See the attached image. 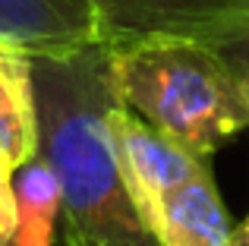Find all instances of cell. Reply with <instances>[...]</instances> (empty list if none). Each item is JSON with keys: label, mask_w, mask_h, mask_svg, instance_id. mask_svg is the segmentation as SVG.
Listing matches in <instances>:
<instances>
[{"label": "cell", "mask_w": 249, "mask_h": 246, "mask_svg": "<svg viewBox=\"0 0 249 246\" xmlns=\"http://www.w3.org/2000/svg\"><path fill=\"white\" fill-rule=\"evenodd\" d=\"M104 51L120 105L193 155L212 158L249 129V95L208 41L148 38Z\"/></svg>", "instance_id": "7a4b0ae2"}, {"label": "cell", "mask_w": 249, "mask_h": 246, "mask_svg": "<svg viewBox=\"0 0 249 246\" xmlns=\"http://www.w3.org/2000/svg\"><path fill=\"white\" fill-rule=\"evenodd\" d=\"M38 155V107L32 57L0 48V174L13 177Z\"/></svg>", "instance_id": "52a82bcc"}, {"label": "cell", "mask_w": 249, "mask_h": 246, "mask_svg": "<svg viewBox=\"0 0 249 246\" xmlns=\"http://www.w3.org/2000/svg\"><path fill=\"white\" fill-rule=\"evenodd\" d=\"M16 234L6 246H54V221L60 215V180L38 152L16 171Z\"/></svg>", "instance_id": "ba28073f"}, {"label": "cell", "mask_w": 249, "mask_h": 246, "mask_svg": "<svg viewBox=\"0 0 249 246\" xmlns=\"http://www.w3.org/2000/svg\"><path fill=\"white\" fill-rule=\"evenodd\" d=\"M212 48L227 60V67L233 70V76L240 79L243 92L249 95V16L231 32V35H224L218 44H212Z\"/></svg>", "instance_id": "9c48e42d"}, {"label": "cell", "mask_w": 249, "mask_h": 246, "mask_svg": "<svg viewBox=\"0 0 249 246\" xmlns=\"http://www.w3.org/2000/svg\"><path fill=\"white\" fill-rule=\"evenodd\" d=\"M16 234V196L6 174H0V246H6Z\"/></svg>", "instance_id": "30bf717a"}, {"label": "cell", "mask_w": 249, "mask_h": 246, "mask_svg": "<svg viewBox=\"0 0 249 246\" xmlns=\"http://www.w3.org/2000/svg\"><path fill=\"white\" fill-rule=\"evenodd\" d=\"M227 246H249V215L237 224V228H233V234H231V240H227Z\"/></svg>", "instance_id": "8fae6325"}, {"label": "cell", "mask_w": 249, "mask_h": 246, "mask_svg": "<svg viewBox=\"0 0 249 246\" xmlns=\"http://www.w3.org/2000/svg\"><path fill=\"white\" fill-rule=\"evenodd\" d=\"M233 228L237 224L218 193L212 167H202L164 196L152 234L161 246H227Z\"/></svg>", "instance_id": "8992f818"}, {"label": "cell", "mask_w": 249, "mask_h": 246, "mask_svg": "<svg viewBox=\"0 0 249 246\" xmlns=\"http://www.w3.org/2000/svg\"><path fill=\"white\" fill-rule=\"evenodd\" d=\"M101 44L89 0H0V48L22 57H63Z\"/></svg>", "instance_id": "5b68a950"}, {"label": "cell", "mask_w": 249, "mask_h": 246, "mask_svg": "<svg viewBox=\"0 0 249 246\" xmlns=\"http://www.w3.org/2000/svg\"><path fill=\"white\" fill-rule=\"evenodd\" d=\"M38 152L60 180L67 246H161L139 218L117 164L107 114L117 105L101 44L32 57Z\"/></svg>", "instance_id": "6da1fadb"}, {"label": "cell", "mask_w": 249, "mask_h": 246, "mask_svg": "<svg viewBox=\"0 0 249 246\" xmlns=\"http://www.w3.org/2000/svg\"><path fill=\"white\" fill-rule=\"evenodd\" d=\"M107 126L129 199H133L139 218L145 221V228L152 230L164 196L180 183H186L189 177H196L202 167H208V158H199L180 142L148 126L129 107H123L120 98L107 114Z\"/></svg>", "instance_id": "277c9868"}, {"label": "cell", "mask_w": 249, "mask_h": 246, "mask_svg": "<svg viewBox=\"0 0 249 246\" xmlns=\"http://www.w3.org/2000/svg\"><path fill=\"white\" fill-rule=\"evenodd\" d=\"M101 25V48L148 38H196L218 44L249 16V0H89Z\"/></svg>", "instance_id": "3957f363"}]
</instances>
